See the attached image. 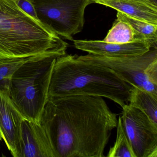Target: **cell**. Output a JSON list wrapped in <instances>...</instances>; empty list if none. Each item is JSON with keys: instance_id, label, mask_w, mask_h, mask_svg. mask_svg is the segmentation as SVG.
<instances>
[{"instance_id": "obj_1", "label": "cell", "mask_w": 157, "mask_h": 157, "mask_svg": "<svg viewBox=\"0 0 157 157\" xmlns=\"http://www.w3.org/2000/svg\"><path fill=\"white\" fill-rule=\"evenodd\" d=\"M117 115L101 96L48 97L40 124L54 157H103Z\"/></svg>"}, {"instance_id": "obj_2", "label": "cell", "mask_w": 157, "mask_h": 157, "mask_svg": "<svg viewBox=\"0 0 157 157\" xmlns=\"http://www.w3.org/2000/svg\"><path fill=\"white\" fill-rule=\"evenodd\" d=\"M132 88L110 68L82 60L77 56L66 54L56 59L48 97L101 96L122 107L128 104Z\"/></svg>"}, {"instance_id": "obj_3", "label": "cell", "mask_w": 157, "mask_h": 157, "mask_svg": "<svg viewBox=\"0 0 157 157\" xmlns=\"http://www.w3.org/2000/svg\"><path fill=\"white\" fill-rule=\"evenodd\" d=\"M68 44L51 28L21 10L15 0H0V60L66 54Z\"/></svg>"}, {"instance_id": "obj_4", "label": "cell", "mask_w": 157, "mask_h": 157, "mask_svg": "<svg viewBox=\"0 0 157 157\" xmlns=\"http://www.w3.org/2000/svg\"><path fill=\"white\" fill-rule=\"evenodd\" d=\"M55 55L36 56L24 64L13 76L10 96L25 119L40 124L48 100Z\"/></svg>"}, {"instance_id": "obj_5", "label": "cell", "mask_w": 157, "mask_h": 157, "mask_svg": "<svg viewBox=\"0 0 157 157\" xmlns=\"http://www.w3.org/2000/svg\"><path fill=\"white\" fill-rule=\"evenodd\" d=\"M78 57L108 67L132 86L157 95V48H151L139 56L107 57L89 54Z\"/></svg>"}, {"instance_id": "obj_6", "label": "cell", "mask_w": 157, "mask_h": 157, "mask_svg": "<svg viewBox=\"0 0 157 157\" xmlns=\"http://www.w3.org/2000/svg\"><path fill=\"white\" fill-rule=\"evenodd\" d=\"M38 20L57 35L73 40L82 31L84 11L91 0H33Z\"/></svg>"}, {"instance_id": "obj_7", "label": "cell", "mask_w": 157, "mask_h": 157, "mask_svg": "<svg viewBox=\"0 0 157 157\" xmlns=\"http://www.w3.org/2000/svg\"><path fill=\"white\" fill-rule=\"evenodd\" d=\"M121 122L136 157H157V126L140 110L126 104Z\"/></svg>"}, {"instance_id": "obj_8", "label": "cell", "mask_w": 157, "mask_h": 157, "mask_svg": "<svg viewBox=\"0 0 157 157\" xmlns=\"http://www.w3.org/2000/svg\"><path fill=\"white\" fill-rule=\"evenodd\" d=\"M14 157H54L49 139L40 124L23 119Z\"/></svg>"}, {"instance_id": "obj_9", "label": "cell", "mask_w": 157, "mask_h": 157, "mask_svg": "<svg viewBox=\"0 0 157 157\" xmlns=\"http://www.w3.org/2000/svg\"><path fill=\"white\" fill-rule=\"evenodd\" d=\"M23 119L11 98L10 91L0 90V129L8 149L14 157Z\"/></svg>"}, {"instance_id": "obj_10", "label": "cell", "mask_w": 157, "mask_h": 157, "mask_svg": "<svg viewBox=\"0 0 157 157\" xmlns=\"http://www.w3.org/2000/svg\"><path fill=\"white\" fill-rule=\"evenodd\" d=\"M77 49L89 54L107 57H124L145 54L151 48L146 41L127 44L110 43L100 40H73Z\"/></svg>"}, {"instance_id": "obj_11", "label": "cell", "mask_w": 157, "mask_h": 157, "mask_svg": "<svg viewBox=\"0 0 157 157\" xmlns=\"http://www.w3.org/2000/svg\"><path fill=\"white\" fill-rule=\"evenodd\" d=\"M130 17L157 25V7L135 0H91Z\"/></svg>"}, {"instance_id": "obj_12", "label": "cell", "mask_w": 157, "mask_h": 157, "mask_svg": "<svg viewBox=\"0 0 157 157\" xmlns=\"http://www.w3.org/2000/svg\"><path fill=\"white\" fill-rule=\"evenodd\" d=\"M128 104L143 112L157 126V95L132 86Z\"/></svg>"}, {"instance_id": "obj_13", "label": "cell", "mask_w": 157, "mask_h": 157, "mask_svg": "<svg viewBox=\"0 0 157 157\" xmlns=\"http://www.w3.org/2000/svg\"><path fill=\"white\" fill-rule=\"evenodd\" d=\"M117 20L128 24L142 41L147 42L151 48H157V25L117 12Z\"/></svg>"}, {"instance_id": "obj_14", "label": "cell", "mask_w": 157, "mask_h": 157, "mask_svg": "<svg viewBox=\"0 0 157 157\" xmlns=\"http://www.w3.org/2000/svg\"><path fill=\"white\" fill-rule=\"evenodd\" d=\"M104 41L115 44H127L142 41L129 25L116 20Z\"/></svg>"}, {"instance_id": "obj_15", "label": "cell", "mask_w": 157, "mask_h": 157, "mask_svg": "<svg viewBox=\"0 0 157 157\" xmlns=\"http://www.w3.org/2000/svg\"><path fill=\"white\" fill-rule=\"evenodd\" d=\"M35 56L0 60V90L10 91L11 82L14 73L24 64Z\"/></svg>"}, {"instance_id": "obj_16", "label": "cell", "mask_w": 157, "mask_h": 157, "mask_svg": "<svg viewBox=\"0 0 157 157\" xmlns=\"http://www.w3.org/2000/svg\"><path fill=\"white\" fill-rule=\"evenodd\" d=\"M117 135L113 146L110 148L108 157H136L122 125L120 116L117 120Z\"/></svg>"}, {"instance_id": "obj_17", "label": "cell", "mask_w": 157, "mask_h": 157, "mask_svg": "<svg viewBox=\"0 0 157 157\" xmlns=\"http://www.w3.org/2000/svg\"><path fill=\"white\" fill-rule=\"evenodd\" d=\"M15 2L18 7L25 13L33 19L39 21L33 0H15Z\"/></svg>"}, {"instance_id": "obj_18", "label": "cell", "mask_w": 157, "mask_h": 157, "mask_svg": "<svg viewBox=\"0 0 157 157\" xmlns=\"http://www.w3.org/2000/svg\"><path fill=\"white\" fill-rule=\"evenodd\" d=\"M135 1L140 2L151 6L157 7V0H135Z\"/></svg>"}, {"instance_id": "obj_19", "label": "cell", "mask_w": 157, "mask_h": 157, "mask_svg": "<svg viewBox=\"0 0 157 157\" xmlns=\"http://www.w3.org/2000/svg\"><path fill=\"white\" fill-rule=\"evenodd\" d=\"M3 140V136H2V133L0 129V140Z\"/></svg>"}]
</instances>
